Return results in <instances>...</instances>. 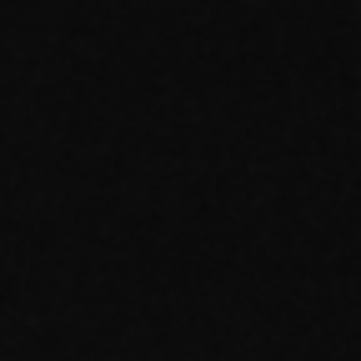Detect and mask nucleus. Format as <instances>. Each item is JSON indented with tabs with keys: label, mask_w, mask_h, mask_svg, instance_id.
I'll use <instances>...</instances> for the list:
<instances>
[]
</instances>
